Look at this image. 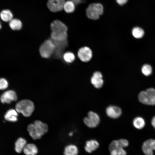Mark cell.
<instances>
[{"instance_id":"6da1fadb","label":"cell","mask_w":155,"mask_h":155,"mask_svg":"<svg viewBox=\"0 0 155 155\" xmlns=\"http://www.w3.org/2000/svg\"><path fill=\"white\" fill-rule=\"evenodd\" d=\"M50 27L51 39L57 40H67L68 28L64 23L59 20H55L51 23Z\"/></svg>"},{"instance_id":"7a4b0ae2","label":"cell","mask_w":155,"mask_h":155,"mask_svg":"<svg viewBox=\"0 0 155 155\" xmlns=\"http://www.w3.org/2000/svg\"><path fill=\"white\" fill-rule=\"evenodd\" d=\"M30 136L34 140L39 139L48 130L47 125L40 120H36L29 124L27 128Z\"/></svg>"},{"instance_id":"3957f363","label":"cell","mask_w":155,"mask_h":155,"mask_svg":"<svg viewBox=\"0 0 155 155\" xmlns=\"http://www.w3.org/2000/svg\"><path fill=\"white\" fill-rule=\"evenodd\" d=\"M16 110L18 113H22L26 117L31 115L35 108L34 103L28 99L21 100L16 104L15 106Z\"/></svg>"},{"instance_id":"277c9868","label":"cell","mask_w":155,"mask_h":155,"mask_svg":"<svg viewBox=\"0 0 155 155\" xmlns=\"http://www.w3.org/2000/svg\"><path fill=\"white\" fill-rule=\"evenodd\" d=\"M139 101L142 104L148 105H155V89L149 88L141 91L138 96Z\"/></svg>"},{"instance_id":"5b68a950","label":"cell","mask_w":155,"mask_h":155,"mask_svg":"<svg viewBox=\"0 0 155 155\" xmlns=\"http://www.w3.org/2000/svg\"><path fill=\"white\" fill-rule=\"evenodd\" d=\"M103 12V6L101 4L99 3L90 4L86 9L87 16L93 20L98 19Z\"/></svg>"},{"instance_id":"8992f818","label":"cell","mask_w":155,"mask_h":155,"mask_svg":"<svg viewBox=\"0 0 155 155\" xmlns=\"http://www.w3.org/2000/svg\"><path fill=\"white\" fill-rule=\"evenodd\" d=\"M55 46L52 41L49 39L44 41L40 45L39 51L41 56L44 58L50 57L53 54Z\"/></svg>"},{"instance_id":"52a82bcc","label":"cell","mask_w":155,"mask_h":155,"mask_svg":"<svg viewBox=\"0 0 155 155\" xmlns=\"http://www.w3.org/2000/svg\"><path fill=\"white\" fill-rule=\"evenodd\" d=\"M84 122L86 125L89 127H95L100 123V117L96 113L90 111L88 113V117L84 118Z\"/></svg>"},{"instance_id":"ba28073f","label":"cell","mask_w":155,"mask_h":155,"mask_svg":"<svg viewBox=\"0 0 155 155\" xmlns=\"http://www.w3.org/2000/svg\"><path fill=\"white\" fill-rule=\"evenodd\" d=\"M51 39L53 42L55 46V50L53 54L56 57L58 58H61L63 57V52L68 46L67 40H57Z\"/></svg>"},{"instance_id":"9c48e42d","label":"cell","mask_w":155,"mask_h":155,"mask_svg":"<svg viewBox=\"0 0 155 155\" xmlns=\"http://www.w3.org/2000/svg\"><path fill=\"white\" fill-rule=\"evenodd\" d=\"M77 55L82 61L87 62L89 61L92 57V52L88 46H84L80 48L78 51Z\"/></svg>"},{"instance_id":"30bf717a","label":"cell","mask_w":155,"mask_h":155,"mask_svg":"<svg viewBox=\"0 0 155 155\" xmlns=\"http://www.w3.org/2000/svg\"><path fill=\"white\" fill-rule=\"evenodd\" d=\"M65 0H48L47 6L50 11L56 12L63 9Z\"/></svg>"},{"instance_id":"8fae6325","label":"cell","mask_w":155,"mask_h":155,"mask_svg":"<svg viewBox=\"0 0 155 155\" xmlns=\"http://www.w3.org/2000/svg\"><path fill=\"white\" fill-rule=\"evenodd\" d=\"M142 149L146 155H153V150L155 151V140L149 139L144 142L142 146Z\"/></svg>"},{"instance_id":"7c38bea8","label":"cell","mask_w":155,"mask_h":155,"mask_svg":"<svg viewBox=\"0 0 155 155\" xmlns=\"http://www.w3.org/2000/svg\"><path fill=\"white\" fill-rule=\"evenodd\" d=\"M18 99L16 92L13 90H9L4 92L0 97V100L3 103H11L13 101H16Z\"/></svg>"},{"instance_id":"4fadbf2b","label":"cell","mask_w":155,"mask_h":155,"mask_svg":"<svg viewBox=\"0 0 155 155\" xmlns=\"http://www.w3.org/2000/svg\"><path fill=\"white\" fill-rule=\"evenodd\" d=\"M102 73L99 71L94 72L91 78V82L94 86L97 88H101L103 84L104 81Z\"/></svg>"},{"instance_id":"5bb4252c","label":"cell","mask_w":155,"mask_h":155,"mask_svg":"<svg viewBox=\"0 0 155 155\" xmlns=\"http://www.w3.org/2000/svg\"><path fill=\"white\" fill-rule=\"evenodd\" d=\"M106 113L108 117L113 119H117L121 115L122 111L117 106L110 105L106 108Z\"/></svg>"},{"instance_id":"9a60e30c","label":"cell","mask_w":155,"mask_h":155,"mask_svg":"<svg viewBox=\"0 0 155 155\" xmlns=\"http://www.w3.org/2000/svg\"><path fill=\"white\" fill-rule=\"evenodd\" d=\"M129 145L128 141L125 139H121L113 141L109 144V151L114 149L123 148L127 147Z\"/></svg>"},{"instance_id":"2e32d148","label":"cell","mask_w":155,"mask_h":155,"mask_svg":"<svg viewBox=\"0 0 155 155\" xmlns=\"http://www.w3.org/2000/svg\"><path fill=\"white\" fill-rule=\"evenodd\" d=\"M99 146V144L97 141L95 140H91L86 142L84 149L86 152L91 153L96 150Z\"/></svg>"},{"instance_id":"e0dca14e","label":"cell","mask_w":155,"mask_h":155,"mask_svg":"<svg viewBox=\"0 0 155 155\" xmlns=\"http://www.w3.org/2000/svg\"><path fill=\"white\" fill-rule=\"evenodd\" d=\"M26 155H36L38 153V149L36 146L32 143L27 144L23 150Z\"/></svg>"},{"instance_id":"ac0fdd59","label":"cell","mask_w":155,"mask_h":155,"mask_svg":"<svg viewBox=\"0 0 155 155\" xmlns=\"http://www.w3.org/2000/svg\"><path fill=\"white\" fill-rule=\"evenodd\" d=\"M18 113L16 109H9L6 113L4 116L5 118L9 121L16 122L18 120Z\"/></svg>"},{"instance_id":"d6986e66","label":"cell","mask_w":155,"mask_h":155,"mask_svg":"<svg viewBox=\"0 0 155 155\" xmlns=\"http://www.w3.org/2000/svg\"><path fill=\"white\" fill-rule=\"evenodd\" d=\"M79 150L78 147L75 145L71 144L65 147L64 155H78Z\"/></svg>"},{"instance_id":"ffe728a7","label":"cell","mask_w":155,"mask_h":155,"mask_svg":"<svg viewBox=\"0 0 155 155\" xmlns=\"http://www.w3.org/2000/svg\"><path fill=\"white\" fill-rule=\"evenodd\" d=\"M27 144V142L25 139L19 137L15 143V150L18 153H20L22 151Z\"/></svg>"},{"instance_id":"44dd1931","label":"cell","mask_w":155,"mask_h":155,"mask_svg":"<svg viewBox=\"0 0 155 155\" xmlns=\"http://www.w3.org/2000/svg\"><path fill=\"white\" fill-rule=\"evenodd\" d=\"M131 33L133 36L137 39L142 38L144 36L145 32L144 30L139 26H135L132 30Z\"/></svg>"},{"instance_id":"7402d4cb","label":"cell","mask_w":155,"mask_h":155,"mask_svg":"<svg viewBox=\"0 0 155 155\" xmlns=\"http://www.w3.org/2000/svg\"><path fill=\"white\" fill-rule=\"evenodd\" d=\"M133 124L134 127L136 129H141L144 127L145 125V121L142 117H137L133 119Z\"/></svg>"},{"instance_id":"603a6c76","label":"cell","mask_w":155,"mask_h":155,"mask_svg":"<svg viewBox=\"0 0 155 155\" xmlns=\"http://www.w3.org/2000/svg\"><path fill=\"white\" fill-rule=\"evenodd\" d=\"M0 17L1 19L5 22H9L13 19V14L8 9L2 10L0 13Z\"/></svg>"},{"instance_id":"cb8c5ba5","label":"cell","mask_w":155,"mask_h":155,"mask_svg":"<svg viewBox=\"0 0 155 155\" xmlns=\"http://www.w3.org/2000/svg\"><path fill=\"white\" fill-rule=\"evenodd\" d=\"M9 26L13 30H18L22 28V24L20 20L17 19H12L9 22Z\"/></svg>"},{"instance_id":"d4e9b609","label":"cell","mask_w":155,"mask_h":155,"mask_svg":"<svg viewBox=\"0 0 155 155\" xmlns=\"http://www.w3.org/2000/svg\"><path fill=\"white\" fill-rule=\"evenodd\" d=\"M75 4L72 1L68 0L65 1L63 7V9L67 13H71L74 11Z\"/></svg>"},{"instance_id":"484cf974","label":"cell","mask_w":155,"mask_h":155,"mask_svg":"<svg viewBox=\"0 0 155 155\" xmlns=\"http://www.w3.org/2000/svg\"><path fill=\"white\" fill-rule=\"evenodd\" d=\"M141 71L144 76H148L152 73L153 69L152 66L148 64H144L142 67Z\"/></svg>"},{"instance_id":"4316f807","label":"cell","mask_w":155,"mask_h":155,"mask_svg":"<svg viewBox=\"0 0 155 155\" xmlns=\"http://www.w3.org/2000/svg\"><path fill=\"white\" fill-rule=\"evenodd\" d=\"M63 57L66 62L69 63L73 62L75 58L74 54L70 52H67L64 53Z\"/></svg>"},{"instance_id":"83f0119b","label":"cell","mask_w":155,"mask_h":155,"mask_svg":"<svg viewBox=\"0 0 155 155\" xmlns=\"http://www.w3.org/2000/svg\"><path fill=\"white\" fill-rule=\"evenodd\" d=\"M110 155H127L126 151L123 148L114 149L110 151Z\"/></svg>"},{"instance_id":"f1b7e54d","label":"cell","mask_w":155,"mask_h":155,"mask_svg":"<svg viewBox=\"0 0 155 155\" xmlns=\"http://www.w3.org/2000/svg\"><path fill=\"white\" fill-rule=\"evenodd\" d=\"M8 86L7 81L4 78H0V90H3L7 88Z\"/></svg>"},{"instance_id":"f546056e","label":"cell","mask_w":155,"mask_h":155,"mask_svg":"<svg viewBox=\"0 0 155 155\" xmlns=\"http://www.w3.org/2000/svg\"><path fill=\"white\" fill-rule=\"evenodd\" d=\"M128 0H116L117 2L119 5H123L125 4Z\"/></svg>"},{"instance_id":"4dcf8cb0","label":"cell","mask_w":155,"mask_h":155,"mask_svg":"<svg viewBox=\"0 0 155 155\" xmlns=\"http://www.w3.org/2000/svg\"><path fill=\"white\" fill-rule=\"evenodd\" d=\"M151 123L152 126L155 129V116L152 118Z\"/></svg>"},{"instance_id":"1f68e13d","label":"cell","mask_w":155,"mask_h":155,"mask_svg":"<svg viewBox=\"0 0 155 155\" xmlns=\"http://www.w3.org/2000/svg\"><path fill=\"white\" fill-rule=\"evenodd\" d=\"M73 1L75 4H77L81 2L82 0H69Z\"/></svg>"},{"instance_id":"d6a6232c","label":"cell","mask_w":155,"mask_h":155,"mask_svg":"<svg viewBox=\"0 0 155 155\" xmlns=\"http://www.w3.org/2000/svg\"><path fill=\"white\" fill-rule=\"evenodd\" d=\"M73 133L72 132H71L69 133V136H71L73 135Z\"/></svg>"},{"instance_id":"836d02e7","label":"cell","mask_w":155,"mask_h":155,"mask_svg":"<svg viewBox=\"0 0 155 155\" xmlns=\"http://www.w3.org/2000/svg\"><path fill=\"white\" fill-rule=\"evenodd\" d=\"M1 28V24L0 22V29Z\"/></svg>"}]
</instances>
